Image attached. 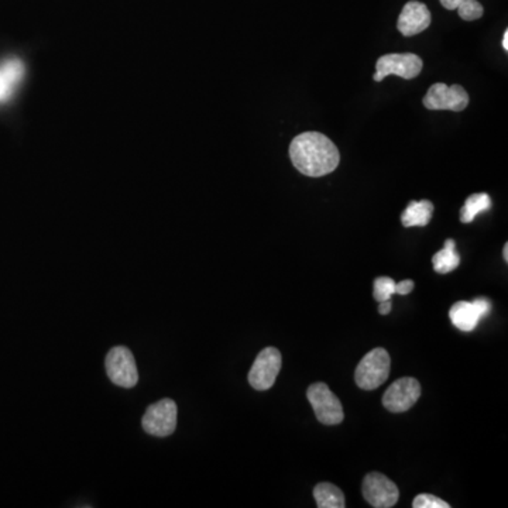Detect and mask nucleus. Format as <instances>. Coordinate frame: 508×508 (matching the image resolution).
Wrapping results in <instances>:
<instances>
[{"label": "nucleus", "instance_id": "20", "mask_svg": "<svg viewBox=\"0 0 508 508\" xmlns=\"http://www.w3.org/2000/svg\"><path fill=\"white\" fill-rule=\"evenodd\" d=\"M414 508H450V503L443 502L432 495H416L413 502Z\"/></svg>", "mask_w": 508, "mask_h": 508}, {"label": "nucleus", "instance_id": "13", "mask_svg": "<svg viewBox=\"0 0 508 508\" xmlns=\"http://www.w3.org/2000/svg\"><path fill=\"white\" fill-rule=\"evenodd\" d=\"M450 318L456 328L462 332L475 331L483 319L475 302L468 301L456 302L450 308Z\"/></svg>", "mask_w": 508, "mask_h": 508}, {"label": "nucleus", "instance_id": "1", "mask_svg": "<svg viewBox=\"0 0 508 508\" xmlns=\"http://www.w3.org/2000/svg\"><path fill=\"white\" fill-rule=\"evenodd\" d=\"M290 157L301 174L315 178L331 174L341 163L338 147L318 131L297 136L290 146Z\"/></svg>", "mask_w": 508, "mask_h": 508}, {"label": "nucleus", "instance_id": "22", "mask_svg": "<svg viewBox=\"0 0 508 508\" xmlns=\"http://www.w3.org/2000/svg\"><path fill=\"white\" fill-rule=\"evenodd\" d=\"M473 302H475L476 307H477V309H479L480 315H482V318H486V316L490 314V311H492V304H490L489 299H477Z\"/></svg>", "mask_w": 508, "mask_h": 508}, {"label": "nucleus", "instance_id": "17", "mask_svg": "<svg viewBox=\"0 0 508 508\" xmlns=\"http://www.w3.org/2000/svg\"><path fill=\"white\" fill-rule=\"evenodd\" d=\"M441 4L448 10H458L466 22L480 19L485 13L482 4L477 0H441Z\"/></svg>", "mask_w": 508, "mask_h": 508}, {"label": "nucleus", "instance_id": "14", "mask_svg": "<svg viewBox=\"0 0 508 508\" xmlns=\"http://www.w3.org/2000/svg\"><path fill=\"white\" fill-rule=\"evenodd\" d=\"M432 215L433 203L431 201H413L401 215V223L406 227H426L432 219Z\"/></svg>", "mask_w": 508, "mask_h": 508}, {"label": "nucleus", "instance_id": "6", "mask_svg": "<svg viewBox=\"0 0 508 508\" xmlns=\"http://www.w3.org/2000/svg\"><path fill=\"white\" fill-rule=\"evenodd\" d=\"M282 358L279 349L266 348L260 352L249 371V383L254 390L266 391L274 386L281 370Z\"/></svg>", "mask_w": 508, "mask_h": 508}, {"label": "nucleus", "instance_id": "11", "mask_svg": "<svg viewBox=\"0 0 508 508\" xmlns=\"http://www.w3.org/2000/svg\"><path fill=\"white\" fill-rule=\"evenodd\" d=\"M431 22H432V17L426 4L411 0L401 10L397 29L403 36L413 37L425 31L431 26Z\"/></svg>", "mask_w": 508, "mask_h": 508}, {"label": "nucleus", "instance_id": "24", "mask_svg": "<svg viewBox=\"0 0 508 508\" xmlns=\"http://www.w3.org/2000/svg\"><path fill=\"white\" fill-rule=\"evenodd\" d=\"M503 49L504 51H508V30H505L504 36H503Z\"/></svg>", "mask_w": 508, "mask_h": 508}, {"label": "nucleus", "instance_id": "10", "mask_svg": "<svg viewBox=\"0 0 508 508\" xmlns=\"http://www.w3.org/2000/svg\"><path fill=\"white\" fill-rule=\"evenodd\" d=\"M421 396V384L413 378L394 381L383 396V406L390 413H406L415 406Z\"/></svg>", "mask_w": 508, "mask_h": 508}, {"label": "nucleus", "instance_id": "21", "mask_svg": "<svg viewBox=\"0 0 508 508\" xmlns=\"http://www.w3.org/2000/svg\"><path fill=\"white\" fill-rule=\"evenodd\" d=\"M414 287H415V284H414L413 280H404V281L398 282V284L396 282V294L408 296L413 291Z\"/></svg>", "mask_w": 508, "mask_h": 508}, {"label": "nucleus", "instance_id": "23", "mask_svg": "<svg viewBox=\"0 0 508 508\" xmlns=\"http://www.w3.org/2000/svg\"><path fill=\"white\" fill-rule=\"evenodd\" d=\"M391 307H393V305H391V299L380 302V308H379V312H380L381 315H388L390 314Z\"/></svg>", "mask_w": 508, "mask_h": 508}, {"label": "nucleus", "instance_id": "7", "mask_svg": "<svg viewBox=\"0 0 508 508\" xmlns=\"http://www.w3.org/2000/svg\"><path fill=\"white\" fill-rule=\"evenodd\" d=\"M423 66V59L415 54H388V56L380 57L378 59L373 79L376 83H381L388 76L414 79L420 76Z\"/></svg>", "mask_w": 508, "mask_h": 508}, {"label": "nucleus", "instance_id": "25", "mask_svg": "<svg viewBox=\"0 0 508 508\" xmlns=\"http://www.w3.org/2000/svg\"><path fill=\"white\" fill-rule=\"evenodd\" d=\"M503 256H504L505 262H508V243L504 245V250H503Z\"/></svg>", "mask_w": 508, "mask_h": 508}, {"label": "nucleus", "instance_id": "18", "mask_svg": "<svg viewBox=\"0 0 508 508\" xmlns=\"http://www.w3.org/2000/svg\"><path fill=\"white\" fill-rule=\"evenodd\" d=\"M492 208V200L487 194H473L466 200L460 210V222L470 223L479 213L486 212Z\"/></svg>", "mask_w": 508, "mask_h": 508}, {"label": "nucleus", "instance_id": "16", "mask_svg": "<svg viewBox=\"0 0 508 508\" xmlns=\"http://www.w3.org/2000/svg\"><path fill=\"white\" fill-rule=\"evenodd\" d=\"M432 264L433 270L440 274H448L459 267L460 257L456 252L455 240H446L443 249L433 254Z\"/></svg>", "mask_w": 508, "mask_h": 508}, {"label": "nucleus", "instance_id": "15", "mask_svg": "<svg viewBox=\"0 0 508 508\" xmlns=\"http://www.w3.org/2000/svg\"><path fill=\"white\" fill-rule=\"evenodd\" d=\"M314 499L319 508H344L343 492L332 483H319L315 486Z\"/></svg>", "mask_w": 508, "mask_h": 508}, {"label": "nucleus", "instance_id": "3", "mask_svg": "<svg viewBox=\"0 0 508 508\" xmlns=\"http://www.w3.org/2000/svg\"><path fill=\"white\" fill-rule=\"evenodd\" d=\"M177 404L171 398H163L151 404L146 410L141 425L148 435L165 438L174 433L177 428Z\"/></svg>", "mask_w": 508, "mask_h": 508}, {"label": "nucleus", "instance_id": "8", "mask_svg": "<svg viewBox=\"0 0 508 508\" xmlns=\"http://www.w3.org/2000/svg\"><path fill=\"white\" fill-rule=\"evenodd\" d=\"M430 111H462L469 105V94L460 85L448 86L446 84H433L423 101Z\"/></svg>", "mask_w": 508, "mask_h": 508}, {"label": "nucleus", "instance_id": "19", "mask_svg": "<svg viewBox=\"0 0 508 508\" xmlns=\"http://www.w3.org/2000/svg\"><path fill=\"white\" fill-rule=\"evenodd\" d=\"M396 294V281L390 277H378L374 280V299L378 302L388 301Z\"/></svg>", "mask_w": 508, "mask_h": 508}, {"label": "nucleus", "instance_id": "12", "mask_svg": "<svg viewBox=\"0 0 508 508\" xmlns=\"http://www.w3.org/2000/svg\"><path fill=\"white\" fill-rule=\"evenodd\" d=\"M23 76L24 64L19 58H10L0 63V105H4L13 98Z\"/></svg>", "mask_w": 508, "mask_h": 508}, {"label": "nucleus", "instance_id": "5", "mask_svg": "<svg viewBox=\"0 0 508 508\" xmlns=\"http://www.w3.org/2000/svg\"><path fill=\"white\" fill-rule=\"evenodd\" d=\"M307 397L319 423L324 425H338L343 421V406L326 384H312L307 391Z\"/></svg>", "mask_w": 508, "mask_h": 508}, {"label": "nucleus", "instance_id": "2", "mask_svg": "<svg viewBox=\"0 0 508 508\" xmlns=\"http://www.w3.org/2000/svg\"><path fill=\"white\" fill-rule=\"evenodd\" d=\"M390 370L391 359L388 352L383 348L373 349L361 359L354 371V380L361 390H376L388 381Z\"/></svg>", "mask_w": 508, "mask_h": 508}, {"label": "nucleus", "instance_id": "9", "mask_svg": "<svg viewBox=\"0 0 508 508\" xmlns=\"http://www.w3.org/2000/svg\"><path fill=\"white\" fill-rule=\"evenodd\" d=\"M363 497L371 507L391 508L397 504L400 492L396 483L381 473H369L363 480Z\"/></svg>", "mask_w": 508, "mask_h": 508}, {"label": "nucleus", "instance_id": "4", "mask_svg": "<svg viewBox=\"0 0 508 508\" xmlns=\"http://www.w3.org/2000/svg\"><path fill=\"white\" fill-rule=\"evenodd\" d=\"M105 368L111 383L119 388H133L138 384V371L135 356L126 346H115L109 351Z\"/></svg>", "mask_w": 508, "mask_h": 508}]
</instances>
